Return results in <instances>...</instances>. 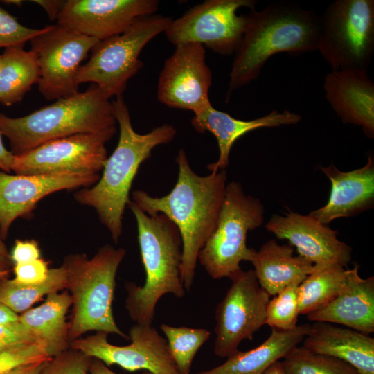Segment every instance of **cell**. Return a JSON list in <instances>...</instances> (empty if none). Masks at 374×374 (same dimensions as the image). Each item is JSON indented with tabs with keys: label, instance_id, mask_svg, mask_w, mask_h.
<instances>
[{
	"label": "cell",
	"instance_id": "cell-1",
	"mask_svg": "<svg viewBox=\"0 0 374 374\" xmlns=\"http://www.w3.org/2000/svg\"><path fill=\"white\" fill-rule=\"evenodd\" d=\"M177 181L167 195L153 197L142 190L132 192V201L150 215L163 214L177 227L182 241L181 277L185 290L194 282L198 254L213 232L226 186V170L196 174L181 148L176 157Z\"/></svg>",
	"mask_w": 374,
	"mask_h": 374
},
{
	"label": "cell",
	"instance_id": "cell-2",
	"mask_svg": "<svg viewBox=\"0 0 374 374\" xmlns=\"http://www.w3.org/2000/svg\"><path fill=\"white\" fill-rule=\"evenodd\" d=\"M114 114L119 127L118 144L107 158L98 181L92 186L74 193L75 200L93 208L115 243L123 232V216L130 199V193L140 166L158 145L170 143L177 134L168 123L139 134L133 128L128 107L123 96L112 102Z\"/></svg>",
	"mask_w": 374,
	"mask_h": 374
},
{
	"label": "cell",
	"instance_id": "cell-3",
	"mask_svg": "<svg viewBox=\"0 0 374 374\" xmlns=\"http://www.w3.org/2000/svg\"><path fill=\"white\" fill-rule=\"evenodd\" d=\"M319 17L288 2H275L251 9L241 43L234 54L226 99L260 75L275 54L292 55L317 51Z\"/></svg>",
	"mask_w": 374,
	"mask_h": 374
},
{
	"label": "cell",
	"instance_id": "cell-4",
	"mask_svg": "<svg viewBox=\"0 0 374 374\" xmlns=\"http://www.w3.org/2000/svg\"><path fill=\"white\" fill-rule=\"evenodd\" d=\"M116 125L112 103L95 84L22 117L0 112V132L14 155L80 134L95 135L106 143L116 134Z\"/></svg>",
	"mask_w": 374,
	"mask_h": 374
},
{
	"label": "cell",
	"instance_id": "cell-5",
	"mask_svg": "<svg viewBox=\"0 0 374 374\" xmlns=\"http://www.w3.org/2000/svg\"><path fill=\"white\" fill-rule=\"evenodd\" d=\"M127 206L135 217L145 281L125 283V308L136 323L152 325L158 301L165 294L182 298V241L177 226L166 215H150L132 200Z\"/></svg>",
	"mask_w": 374,
	"mask_h": 374
},
{
	"label": "cell",
	"instance_id": "cell-6",
	"mask_svg": "<svg viewBox=\"0 0 374 374\" xmlns=\"http://www.w3.org/2000/svg\"><path fill=\"white\" fill-rule=\"evenodd\" d=\"M125 249L106 244L89 258L85 253L66 256V290L72 298L70 344L89 331L116 334L130 338L118 327L112 311L118 269Z\"/></svg>",
	"mask_w": 374,
	"mask_h": 374
},
{
	"label": "cell",
	"instance_id": "cell-7",
	"mask_svg": "<svg viewBox=\"0 0 374 374\" xmlns=\"http://www.w3.org/2000/svg\"><path fill=\"white\" fill-rule=\"evenodd\" d=\"M172 19L151 15L138 19L123 33L98 41L88 61L80 65L75 82H92L108 98L122 96L128 81L143 67L139 55L153 38L164 33Z\"/></svg>",
	"mask_w": 374,
	"mask_h": 374
},
{
	"label": "cell",
	"instance_id": "cell-8",
	"mask_svg": "<svg viewBox=\"0 0 374 374\" xmlns=\"http://www.w3.org/2000/svg\"><path fill=\"white\" fill-rule=\"evenodd\" d=\"M264 207L259 199L247 195L236 181L226 184L215 228L198 254L197 261L213 279L229 278L249 261L252 248L247 235L261 226Z\"/></svg>",
	"mask_w": 374,
	"mask_h": 374
},
{
	"label": "cell",
	"instance_id": "cell-9",
	"mask_svg": "<svg viewBox=\"0 0 374 374\" xmlns=\"http://www.w3.org/2000/svg\"><path fill=\"white\" fill-rule=\"evenodd\" d=\"M317 51L332 70L367 69L374 53V1L329 4L319 17Z\"/></svg>",
	"mask_w": 374,
	"mask_h": 374
},
{
	"label": "cell",
	"instance_id": "cell-10",
	"mask_svg": "<svg viewBox=\"0 0 374 374\" xmlns=\"http://www.w3.org/2000/svg\"><path fill=\"white\" fill-rule=\"evenodd\" d=\"M256 0H206L172 19L164 32L174 46L197 43L213 52L234 55L242 39L247 15H238L242 7L255 9Z\"/></svg>",
	"mask_w": 374,
	"mask_h": 374
},
{
	"label": "cell",
	"instance_id": "cell-11",
	"mask_svg": "<svg viewBox=\"0 0 374 374\" xmlns=\"http://www.w3.org/2000/svg\"><path fill=\"white\" fill-rule=\"evenodd\" d=\"M231 284L217 305L215 317L214 353L220 357L231 356L241 342L251 340L265 325L269 294L260 285L253 269H242L229 276Z\"/></svg>",
	"mask_w": 374,
	"mask_h": 374
},
{
	"label": "cell",
	"instance_id": "cell-12",
	"mask_svg": "<svg viewBox=\"0 0 374 374\" xmlns=\"http://www.w3.org/2000/svg\"><path fill=\"white\" fill-rule=\"evenodd\" d=\"M44 28L30 41L39 68V91L48 100L71 96L79 92L75 75L80 64L99 40L59 24Z\"/></svg>",
	"mask_w": 374,
	"mask_h": 374
},
{
	"label": "cell",
	"instance_id": "cell-13",
	"mask_svg": "<svg viewBox=\"0 0 374 374\" xmlns=\"http://www.w3.org/2000/svg\"><path fill=\"white\" fill-rule=\"evenodd\" d=\"M107 333L96 332L70 344V348L102 361L107 366L118 365L134 372L145 370L152 374H180L169 351L166 340L152 325L136 323L129 330L131 343L116 346Z\"/></svg>",
	"mask_w": 374,
	"mask_h": 374
},
{
	"label": "cell",
	"instance_id": "cell-14",
	"mask_svg": "<svg viewBox=\"0 0 374 374\" xmlns=\"http://www.w3.org/2000/svg\"><path fill=\"white\" fill-rule=\"evenodd\" d=\"M212 73L206 62L205 48L197 43L175 46L159 73L157 96L170 108L189 110L194 115L211 105Z\"/></svg>",
	"mask_w": 374,
	"mask_h": 374
},
{
	"label": "cell",
	"instance_id": "cell-15",
	"mask_svg": "<svg viewBox=\"0 0 374 374\" xmlns=\"http://www.w3.org/2000/svg\"><path fill=\"white\" fill-rule=\"evenodd\" d=\"M107 158L103 140L93 134H80L50 141L15 155L12 170L16 175L100 173Z\"/></svg>",
	"mask_w": 374,
	"mask_h": 374
},
{
	"label": "cell",
	"instance_id": "cell-16",
	"mask_svg": "<svg viewBox=\"0 0 374 374\" xmlns=\"http://www.w3.org/2000/svg\"><path fill=\"white\" fill-rule=\"evenodd\" d=\"M100 177V173L85 172L10 175L0 171V232L3 240L16 219L29 215L46 196L62 190L91 187Z\"/></svg>",
	"mask_w": 374,
	"mask_h": 374
},
{
	"label": "cell",
	"instance_id": "cell-17",
	"mask_svg": "<svg viewBox=\"0 0 374 374\" xmlns=\"http://www.w3.org/2000/svg\"><path fill=\"white\" fill-rule=\"evenodd\" d=\"M157 0H66L57 24L103 40L119 35L138 19L154 15Z\"/></svg>",
	"mask_w": 374,
	"mask_h": 374
},
{
	"label": "cell",
	"instance_id": "cell-18",
	"mask_svg": "<svg viewBox=\"0 0 374 374\" xmlns=\"http://www.w3.org/2000/svg\"><path fill=\"white\" fill-rule=\"evenodd\" d=\"M277 238L287 240L299 255L317 268L338 265L346 267L352 258V248L337 238V231L308 215L290 211L274 214L265 225Z\"/></svg>",
	"mask_w": 374,
	"mask_h": 374
},
{
	"label": "cell",
	"instance_id": "cell-19",
	"mask_svg": "<svg viewBox=\"0 0 374 374\" xmlns=\"http://www.w3.org/2000/svg\"><path fill=\"white\" fill-rule=\"evenodd\" d=\"M323 89L332 109L344 123L362 127L374 136V83L367 69L332 70L326 75Z\"/></svg>",
	"mask_w": 374,
	"mask_h": 374
},
{
	"label": "cell",
	"instance_id": "cell-20",
	"mask_svg": "<svg viewBox=\"0 0 374 374\" xmlns=\"http://www.w3.org/2000/svg\"><path fill=\"white\" fill-rule=\"evenodd\" d=\"M330 179L331 190L328 202L310 215L328 225L340 217L358 215L373 207L374 160L371 154L362 168L348 172L339 170L333 164L320 166Z\"/></svg>",
	"mask_w": 374,
	"mask_h": 374
},
{
	"label": "cell",
	"instance_id": "cell-21",
	"mask_svg": "<svg viewBox=\"0 0 374 374\" xmlns=\"http://www.w3.org/2000/svg\"><path fill=\"white\" fill-rule=\"evenodd\" d=\"M359 266L347 269L344 287L323 307L307 314L312 321L339 324L370 335L374 332V277L362 278Z\"/></svg>",
	"mask_w": 374,
	"mask_h": 374
},
{
	"label": "cell",
	"instance_id": "cell-22",
	"mask_svg": "<svg viewBox=\"0 0 374 374\" xmlns=\"http://www.w3.org/2000/svg\"><path fill=\"white\" fill-rule=\"evenodd\" d=\"M301 116L287 109L280 112L276 109L262 117L244 121L238 119L229 114L208 105L191 119V125L199 133L209 132L216 138L219 157L216 161L209 163L207 168L211 172L226 170L229 163L231 150L235 142L247 133L262 127H275L281 125H296Z\"/></svg>",
	"mask_w": 374,
	"mask_h": 374
},
{
	"label": "cell",
	"instance_id": "cell-23",
	"mask_svg": "<svg viewBox=\"0 0 374 374\" xmlns=\"http://www.w3.org/2000/svg\"><path fill=\"white\" fill-rule=\"evenodd\" d=\"M302 342L307 350L341 359L360 374H374V338L370 335L315 321Z\"/></svg>",
	"mask_w": 374,
	"mask_h": 374
},
{
	"label": "cell",
	"instance_id": "cell-24",
	"mask_svg": "<svg viewBox=\"0 0 374 374\" xmlns=\"http://www.w3.org/2000/svg\"><path fill=\"white\" fill-rule=\"evenodd\" d=\"M260 287L275 296L294 283H301L314 270V265L305 258L294 255L290 244H280L271 239L259 250L252 248L249 260Z\"/></svg>",
	"mask_w": 374,
	"mask_h": 374
},
{
	"label": "cell",
	"instance_id": "cell-25",
	"mask_svg": "<svg viewBox=\"0 0 374 374\" xmlns=\"http://www.w3.org/2000/svg\"><path fill=\"white\" fill-rule=\"evenodd\" d=\"M311 325H297L294 329L271 328L268 338L258 346L237 351L223 364L196 374H263L273 364L283 359L308 334Z\"/></svg>",
	"mask_w": 374,
	"mask_h": 374
},
{
	"label": "cell",
	"instance_id": "cell-26",
	"mask_svg": "<svg viewBox=\"0 0 374 374\" xmlns=\"http://www.w3.org/2000/svg\"><path fill=\"white\" fill-rule=\"evenodd\" d=\"M72 305L67 290L46 296L44 301L19 315V321L44 344L51 357L70 348L66 314Z\"/></svg>",
	"mask_w": 374,
	"mask_h": 374
},
{
	"label": "cell",
	"instance_id": "cell-27",
	"mask_svg": "<svg viewBox=\"0 0 374 374\" xmlns=\"http://www.w3.org/2000/svg\"><path fill=\"white\" fill-rule=\"evenodd\" d=\"M39 80L35 54L24 46L4 49L0 60V103L11 106L21 102Z\"/></svg>",
	"mask_w": 374,
	"mask_h": 374
},
{
	"label": "cell",
	"instance_id": "cell-28",
	"mask_svg": "<svg viewBox=\"0 0 374 374\" xmlns=\"http://www.w3.org/2000/svg\"><path fill=\"white\" fill-rule=\"evenodd\" d=\"M346 273L347 269L338 265L314 267L299 286V314L307 315L331 301L344 287Z\"/></svg>",
	"mask_w": 374,
	"mask_h": 374
},
{
	"label": "cell",
	"instance_id": "cell-29",
	"mask_svg": "<svg viewBox=\"0 0 374 374\" xmlns=\"http://www.w3.org/2000/svg\"><path fill=\"white\" fill-rule=\"evenodd\" d=\"M66 287V272L64 267L51 268L47 278L39 283L23 285L12 278L0 280V303L19 314L50 294L60 292Z\"/></svg>",
	"mask_w": 374,
	"mask_h": 374
},
{
	"label": "cell",
	"instance_id": "cell-30",
	"mask_svg": "<svg viewBox=\"0 0 374 374\" xmlns=\"http://www.w3.org/2000/svg\"><path fill=\"white\" fill-rule=\"evenodd\" d=\"M161 331L167 339L169 351L180 374H190L195 355L210 338L211 332L204 328L175 327L163 323Z\"/></svg>",
	"mask_w": 374,
	"mask_h": 374
},
{
	"label": "cell",
	"instance_id": "cell-31",
	"mask_svg": "<svg viewBox=\"0 0 374 374\" xmlns=\"http://www.w3.org/2000/svg\"><path fill=\"white\" fill-rule=\"evenodd\" d=\"M282 364L286 374H360L341 359L311 352L303 346L292 349Z\"/></svg>",
	"mask_w": 374,
	"mask_h": 374
},
{
	"label": "cell",
	"instance_id": "cell-32",
	"mask_svg": "<svg viewBox=\"0 0 374 374\" xmlns=\"http://www.w3.org/2000/svg\"><path fill=\"white\" fill-rule=\"evenodd\" d=\"M300 283H292L269 299L266 310V325L283 330L296 327L300 315L298 301Z\"/></svg>",
	"mask_w": 374,
	"mask_h": 374
},
{
	"label": "cell",
	"instance_id": "cell-33",
	"mask_svg": "<svg viewBox=\"0 0 374 374\" xmlns=\"http://www.w3.org/2000/svg\"><path fill=\"white\" fill-rule=\"evenodd\" d=\"M51 358L45 346L41 343L18 344L0 350V374Z\"/></svg>",
	"mask_w": 374,
	"mask_h": 374
},
{
	"label": "cell",
	"instance_id": "cell-34",
	"mask_svg": "<svg viewBox=\"0 0 374 374\" xmlns=\"http://www.w3.org/2000/svg\"><path fill=\"white\" fill-rule=\"evenodd\" d=\"M45 28L33 29L20 24L0 6V48L22 46L42 33Z\"/></svg>",
	"mask_w": 374,
	"mask_h": 374
},
{
	"label": "cell",
	"instance_id": "cell-35",
	"mask_svg": "<svg viewBox=\"0 0 374 374\" xmlns=\"http://www.w3.org/2000/svg\"><path fill=\"white\" fill-rule=\"evenodd\" d=\"M91 358L69 348L47 361L40 374H89Z\"/></svg>",
	"mask_w": 374,
	"mask_h": 374
},
{
	"label": "cell",
	"instance_id": "cell-36",
	"mask_svg": "<svg viewBox=\"0 0 374 374\" xmlns=\"http://www.w3.org/2000/svg\"><path fill=\"white\" fill-rule=\"evenodd\" d=\"M48 262L42 258L26 263L12 265L15 275L12 280L23 285L43 282L48 276Z\"/></svg>",
	"mask_w": 374,
	"mask_h": 374
},
{
	"label": "cell",
	"instance_id": "cell-37",
	"mask_svg": "<svg viewBox=\"0 0 374 374\" xmlns=\"http://www.w3.org/2000/svg\"><path fill=\"white\" fill-rule=\"evenodd\" d=\"M34 342L39 341L19 320L0 325V350L18 344Z\"/></svg>",
	"mask_w": 374,
	"mask_h": 374
},
{
	"label": "cell",
	"instance_id": "cell-38",
	"mask_svg": "<svg viewBox=\"0 0 374 374\" xmlns=\"http://www.w3.org/2000/svg\"><path fill=\"white\" fill-rule=\"evenodd\" d=\"M40 258L39 244L35 240H16L10 253L12 265L26 263Z\"/></svg>",
	"mask_w": 374,
	"mask_h": 374
},
{
	"label": "cell",
	"instance_id": "cell-39",
	"mask_svg": "<svg viewBox=\"0 0 374 374\" xmlns=\"http://www.w3.org/2000/svg\"><path fill=\"white\" fill-rule=\"evenodd\" d=\"M33 2L39 5L46 12L49 19L54 21L57 19L62 12L66 1L63 0H33Z\"/></svg>",
	"mask_w": 374,
	"mask_h": 374
},
{
	"label": "cell",
	"instance_id": "cell-40",
	"mask_svg": "<svg viewBox=\"0 0 374 374\" xmlns=\"http://www.w3.org/2000/svg\"><path fill=\"white\" fill-rule=\"evenodd\" d=\"M0 132V170L7 173L12 170L14 154L5 147Z\"/></svg>",
	"mask_w": 374,
	"mask_h": 374
},
{
	"label": "cell",
	"instance_id": "cell-41",
	"mask_svg": "<svg viewBox=\"0 0 374 374\" xmlns=\"http://www.w3.org/2000/svg\"><path fill=\"white\" fill-rule=\"evenodd\" d=\"M89 374H117L112 371L109 366L105 364L102 361L91 358L89 369ZM143 374H152L149 371H144Z\"/></svg>",
	"mask_w": 374,
	"mask_h": 374
},
{
	"label": "cell",
	"instance_id": "cell-42",
	"mask_svg": "<svg viewBox=\"0 0 374 374\" xmlns=\"http://www.w3.org/2000/svg\"><path fill=\"white\" fill-rule=\"evenodd\" d=\"M46 362L23 366L4 374H40Z\"/></svg>",
	"mask_w": 374,
	"mask_h": 374
},
{
	"label": "cell",
	"instance_id": "cell-43",
	"mask_svg": "<svg viewBox=\"0 0 374 374\" xmlns=\"http://www.w3.org/2000/svg\"><path fill=\"white\" fill-rule=\"evenodd\" d=\"M19 320V314L0 303V325Z\"/></svg>",
	"mask_w": 374,
	"mask_h": 374
},
{
	"label": "cell",
	"instance_id": "cell-44",
	"mask_svg": "<svg viewBox=\"0 0 374 374\" xmlns=\"http://www.w3.org/2000/svg\"><path fill=\"white\" fill-rule=\"evenodd\" d=\"M12 271V263L9 257L0 256V280L8 278Z\"/></svg>",
	"mask_w": 374,
	"mask_h": 374
},
{
	"label": "cell",
	"instance_id": "cell-45",
	"mask_svg": "<svg viewBox=\"0 0 374 374\" xmlns=\"http://www.w3.org/2000/svg\"><path fill=\"white\" fill-rule=\"evenodd\" d=\"M263 374H286L282 362L278 361L269 367Z\"/></svg>",
	"mask_w": 374,
	"mask_h": 374
},
{
	"label": "cell",
	"instance_id": "cell-46",
	"mask_svg": "<svg viewBox=\"0 0 374 374\" xmlns=\"http://www.w3.org/2000/svg\"><path fill=\"white\" fill-rule=\"evenodd\" d=\"M0 256H6L10 258V253L3 242L0 232Z\"/></svg>",
	"mask_w": 374,
	"mask_h": 374
},
{
	"label": "cell",
	"instance_id": "cell-47",
	"mask_svg": "<svg viewBox=\"0 0 374 374\" xmlns=\"http://www.w3.org/2000/svg\"><path fill=\"white\" fill-rule=\"evenodd\" d=\"M0 1L7 5H14L17 6H21L24 2L22 0H3Z\"/></svg>",
	"mask_w": 374,
	"mask_h": 374
},
{
	"label": "cell",
	"instance_id": "cell-48",
	"mask_svg": "<svg viewBox=\"0 0 374 374\" xmlns=\"http://www.w3.org/2000/svg\"><path fill=\"white\" fill-rule=\"evenodd\" d=\"M0 60H1V55H0Z\"/></svg>",
	"mask_w": 374,
	"mask_h": 374
}]
</instances>
